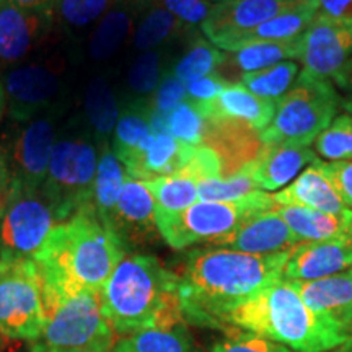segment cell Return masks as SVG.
I'll list each match as a JSON object with an SVG mask.
<instances>
[{"label": "cell", "instance_id": "cell-50", "mask_svg": "<svg viewBox=\"0 0 352 352\" xmlns=\"http://www.w3.org/2000/svg\"><path fill=\"white\" fill-rule=\"evenodd\" d=\"M21 8H47L54 7L57 0H10Z\"/></svg>", "mask_w": 352, "mask_h": 352}, {"label": "cell", "instance_id": "cell-41", "mask_svg": "<svg viewBox=\"0 0 352 352\" xmlns=\"http://www.w3.org/2000/svg\"><path fill=\"white\" fill-rule=\"evenodd\" d=\"M164 60L158 51H145L135 57L129 74L127 85L135 95H152L164 78Z\"/></svg>", "mask_w": 352, "mask_h": 352}, {"label": "cell", "instance_id": "cell-14", "mask_svg": "<svg viewBox=\"0 0 352 352\" xmlns=\"http://www.w3.org/2000/svg\"><path fill=\"white\" fill-rule=\"evenodd\" d=\"M307 2L315 0H228L214 3L201 30L215 47L226 51L228 44L245 33L258 28L279 13Z\"/></svg>", "mask_w": 352, "mask_h": 352}, {"label": "cell", "instance_id": "cell-4", "mask_svg": "<svg viewBox=\"0 0 352 352\" xmlns=\"http://www.w3.org/2000/svg\"><path fill=\"white\" fill-rule=\"evenodd\" d=\"M223 333L243 329L279 342L294 352H329L342 344L347 329L310 310L285 279H277L219 321Z\"/></svg>", "mask_w": 352, "mask_h": 352}, {"label": "cell", "instance_id": "cell-7", "mask_svg": "<svg viewBox=\"0 0 352 352\" xmlns=\"http://www.w3.org/2000/svg\"><path fill=\"white\" fill-rule=\"evenodd\" d=\"M100 147L91 134L57 138L43 192L63 223L83 209H94Z\"/></svg>", "mask_w": 352, "mask_h": 352}, {"label": "cell", "instance_id": "cell-26", "mask_svg": "<svg viewBox=\"0 0 352 352\" xmlns=\"http://www.w3.org/2000/svg\"><path fill=\"white\" fill-rule=\"evenodd\" d=\"M274 209L284 219L298 241H352V209H346L341 214L279 204H276Z\"/></svg>", "mask_w": 352, "mask_h": 352}, {"label": "cell", "instance_id": "cell-21", "mask_svg": "<svg viewBox=\"0 0 352 352\" xmlns=\"http://www.w3.org/2000/svg\"><path fill=\"white\" fill-rule=\"evenodd\" d=\"M147 6V0H118L91 30L88 60L101 65L116 56L134 34L140 13Z\"/></svg>", "mask_w": 352, "mask_h": 352}, {"label": "cell", "instance_id": "cell-25", "mask_svg": "<svg viewBox=\"0 0 352 352\" xmlns=\"http://www.w3.org/2000/svg\"><path fill=\"white\" fill-rule=\"evenodd\" d=\"M272 197L279 206H296L329 214H341L347 209L331 179L324 173L320 158L308 165L292 183L274 192Z\"/></svg>", "mask_w": 352, "mask_h": 352}, {"label": "cell", "instance_id": "cell-51", "mask_svg": "<svg viewBox=\"0 0 352 352\" xmlns=\"http://www.w3.org/2000/svg\"><path fill=\"white\" fill-rule=\"evenodd\" d=\"M329 352H352V323L347 327V334H346L344 342L338 347H334V349Z\"/></svg>", "mask_w": 352, "mask_h": 352}, {"label": "cell", "instance_id": "cell-15", "mask_svg": "<svg viewBox=\"0 0 352 352\" xmlns=\"http://www.w3.org/2000/svg\"><path fill=\"white\" fill-rule=\"evenodd\" d=\"M57 118L59 113L50 111L26 121L7 153L12 178L26 188H43L57 140Z\"/></svg>", "mask_w": 352, "mask_h": 352}, {"label": "cell", "instance_id": "cell-23", "mask_svg": "<svg viewBox=\"0 0 352 352\" xmlns=\"http://www.w3.org/2000/svg\"><path fill=\"white\" fill-rule=\"evenodd\" d=\"M303 303L346 328L352 323V270L315 280H287Z\"/></svg>", "mask_w": 352, "mask_h": 352}, {"label": "cell", "instance_id": "cell-29", "mask_svg": "<svg viewBox=\"0 0 352 352\" xmlns=\"http://www.w3.org/2000/svg\"><path fill=\"white\" fill-rule=\"evenodd\" d=\"M85 116L90 126L91 138L100 145L111 142V135L120 120L121 108L111 83L104 77H94L88 82L83 100Z\"/></svg>", "mask_w": 352, "mask_h": 352}, {"label": "cell", "instance_id": "cell-34", "mask_svg": "<svg viewBox=\"0 0 352 352\" xmlns=\"http://www.w3.org/2000/svg\"><path fill=\"white\" fill-rule=\"evenodd\" d=\"M188 30L191 28L175 19L165 8L152 2L140 13L138 26L132 34V46L139 52L155 51V47L171 41Z\"/></svg>", "mask_w": 352, "mask_h": 352}, {"label": "cell", "instance_id": "cell-17", "mask_svg": "<svg viewBox=\"0 0 352 352\" xmlns=\"http://www.w3.org/2000/svg\"><path fill=\"white\" fill-rule=\"evenodd\" d=\"M300 241L276 209L245 219L235 230L215 240L214 248H228L248 254H276L287 252Z\"/></svg>", "mask_w": 352, "mask_h": 352}, {"label": "cell", "instance_id": "cell-12", "mask_svg": "<svg viewBox=\"0 0 352 352\" xmlns=\"http://www.w3.org/2000/svg\"><path fill=\"white\" fill-rule=\"evenodd\" d=\"M56 32L54 7L21 8L0 0V69L25 64Z\"/></svg>", "mask_w": 352, "mask_h": 352}, {"label": "cell", "instance_id": "cell-32", "mask_svg": "<svg viewBox=\"0 0 352 352\" xmlns=\"http://www.w3.org/2000/svg\"><path fill=\"white\" fill-rule=\"evenodd\" d=\"M151 134V101L135 100L121 109L109 145L124 165L142 140Z\"/></svg>", "mask_w": 352, "mask_h": 352}, {"label": "cell", "instance_id": "cell-35", "mask_svg": "<svg viewBox=\"0 0 352 352\" xmlns=\"http://www.w3.org/2000/svg\"><path fill=\"white\" fill-rule=\"evenodd\" d=\"M118 0H57L54 6L57 32L80 36L94 30Z\"/></svg>", "mask_w": 352, "mask_h": 352}, {"label": "cell", "instance_id": "cell-56", "mask_svg": "<svg viewBox=\"0 0 352 352\" xmlns=\"http://www.w3.org/2000/svg\"><path fill=\"white\" fill-rule=\"evenodd\" d=\"M2 349H3V338L0 336V352H2Z\"/></svg>", "mask_w": 352, "mask_h": 352}, {"label": "cell", "instance_id": "cell-48", "mask_svg": "<svg viewBox=\"0 0 352 352\" xmlns=\"http://www.w3.org/2000/svg\"><path fill=\"white\" fill-rule=\"evenodd\" d=\"M12 186V171L10 165H8L7 152L0 151V208H2L3 201L10 191Z\"/></svg>", "mask_w": 352, "mask_h": 352}, {"label": "cell", "instance_id": "cell-19", "mask_svg": "<svg viewBox=\"0 0 352 352\" xmlns=\"http://www.w3.org/2000/svg\"><path fill=\"white\" fill-rule=\"evenodd\" d=\"M217 153L222 164V176H228L253 164L264 147L259 132L241 121H208L204 142Z\"/></svg>", "mask_w": 352, "mask_h": 352}, {"label": "cell", "instance_id": "cell-28", "mask_svg": "<svg viewBox=\"0 0 352 352\" xmlns=\"http://www.w3.org/2000/svg\"><path fill=\"white\" fill-rule=\"evenodd\" d=\"M298 38L292 41H256L243 44L239 50L226 54V60L222 64L223 72H239L245 76L272 67L287 59H298L300 56Z\"/></svg>", "mask_w": 352, "mask_h": 352}, {"label": "cell", "instance_id": "cell-47", "mask_svg": "<svg viewBox=\"0 0 352 352\" xmlns=\"http://www.w3.org/2000/svg\"><path fill=\"white\" fill-rule=\"evenodd\" d=\"M318 13L352 20V0H318Z\"/></svg>", "mask_w": 352, "mask_h": 352}, {"label": "cell", "instance_id": "cell-5", "mask_svg": "<svg viewBox=\"0 0 352 352\" xmlns=\"http://www.w3.org/2000/svg\"><path fill=\"white\" fill-rule=\"evenodd\" d=\"M46 324L30 352L111 349L120 338L101 307L100 292L64 294L44 298Z\"/></svg>", "mask_w": 352, "mask_h": 352}, {"label": "cell", "instance_id": "cell-39", "mask_svg": "<svg viewBox=\"0 0 352 352\" xmlns=\"http://www.w3.org/2000/svg\"><path fill=\"white\" fill-rule=\"evenodd\" d=\"M316 155L331 162H352V116L340 114L314 142Z\"/></svg>", "mask_w": 352, "mask_h": 352}, {"label": "cell", "instance_id": "cell-31", "mask_svg": "<svg viewBox=\"0 0 352 352\" xmlns=\"http://www.w3.org/2000/svg\"><path fill=\"white\" fill-rule=\"evenodd\" d=\"M126 178L127 171L124 165L113 152L109 142L100 145L98 170H96L94 191V210L104 226L116 208Z\"/></svg>", "mask_w": 352, "mask_h": 352}, {"label": "cell", "instance_id": "cell-53", "mask_svg": "<svg viewBox=\"0 0 352 352\" xmlns=\"http://www.w3.org/2000/svg\"><path fill=\"white\" fill-rule=\"evenodd\" d=\"M7 104H6V94H3V87H2V82H0V118H2L3 111H6Z\"/></svg>", "mask_w": 352, "mask_h": 352}, {"label": "cell", "instance_id": "cell-40", "mask_svg": "<svg viewBox=\"0 0 352 352\" xmlns=\"http://www.w3.org/2000/svg\"><path fill=\"white\" fill-rule=\"evenodd\" d=\"M206 126H208V120L201 113V109L186 100L175 111L170 113L168 134L183 144L192 145V147L202 145Z\"/></svg>", "mask_w": 352, "mask_h": 352}, {"label": "cell", "instance_id": "cell-46", "mask_svg": "<svg viewBox=\"0 0 352 352\" xmlns=\"http://www.w3.org/2000/svg\"><path fill=\"white\" fill-rule=\"evenodd\" d=\"M324 173L331 179L334 189L340 195L347 209H352V162H323Z\"/></svg>", "mask_w": 352, "mask_h": 352}, {"label": "cell", "instance_id": "cell-36", "mask_svg": "<svg viewBox=\"0 0 352 352\" xmlns=\"http://www.w3.org/2000/svg\"><path fill=\"white\" fill-rule=\"evenodd\" d=\"M223 60H226V52L215 47L208 38L196 36L178 64L175 65L173 76L184 85H188L197 78L219 72Z\"/></svg>", "mask_w": 352, "mask_h": 352}, {"label": "cell", "instance_id": "cell-55", "mask_svg": "<svg viewBox=\"0 0 352 352\" xmlns=\"http://www.w3.org/2000/svg\"><path fill=\"white\" fill-rule=\"evenodd\" d=\"M209 2H212V3H220V2H228V0H209Z\"/></svg>", "mask_w": 352, "mask_h": 352}, {"label": "cell", "instance_id": "cell-54", "mask_svg": "<svg viewBox=\"0 0 352 352\" xmlns=\"http://www.w3.org/2000/svg\"><path fill=\"white\" fill-rule=\"evenodd\" d=\"M116 347V346H114ZM101 349V347H94V349H77V351H64V352H116V349Z\"/></svg>", "mask_w": 352, "mask_h": 352}, {"label": "cell", "instance_id": "cell-16", "mask_svg": "<svg viewBox=\"0 0 352 352\" xmlns=\"http://www.w3.org/2000/svg\"><path fill=\"white\" fill-rule=\"evenodd\" d=\"M107 227L121 240L127 253L162 239L157 226L155 201L147 183L127 176Z\"/></svg>", "mask_w": 352, "mask_h": 352}, {"label": "cell", "instance_id": "cell-10", "mask_svg": "<svg viewBox=\"0 0 352 352\" xmlns=\"http://www.w3.org/2000/svg\"><path fill=\"white\" fill-rule=\"evenodd\" d=\"M46 324L43 284L33 259H0V336L28 341Z\"/></svg>", "mask_w": 352, "mask_h": 352}, {"label": "cell", "instance_id": "cell-33", "mask_svg": "<svg viewBox=\"0 0 352 352\" xmlns=\"http://www.w3.org/2000/svg\"><path fill=\"white\" fill-rule=\"evenodd\" d=\"M145 183L155 201L157 220L173 217L199 201L197 182L183 171Z\"/></svg>", "mask_w": 352, "mask_h": 352}, {"label": "cell", "instance_id": "cell-13", "mask_svg": "<svg viewBox=\"0 0 352 352\" xmlns=\"http://www.w3.org/2000/svg\"><path fill=\"white\" fill-rule=\"evenodd\" d=\"M298 44L302 76L329 80L352 57V20L316 13Z\"/></svg>", "mask_w": 352, "mask_h": 352}, {"label": "cell", "instance_id": "cell-11", "mask_svg": "<svg viewBox=\"0 0 352 352\" xmlns=\"http://www.w3.org/2000/svg\"><path fill=\"white\" fill-rule=\"evenodd\" d=\"M63 72V67L51 64V60L25 63L8 69L2 83L8 114L13 120L26 122L50 113L64 90Z\"/></svg>", "mask_w": 352, "mask_h": 352}, {"label": "cell", "instance_id": "cell-52", "mask_svg": "<svg viewBox=\"0 0 352 352\" xmlns=\"http://www.w3.org/2000/svg\"><path fill=\"white\" fill-rule=\"evenodd\" d=\"M341 108L344 109V111L349 114V116H352V95H349L344 100H341Z\"/></svg>", "mask_w": 352, "mask_h": 352}, {"label": "cell", "instance_id": "cell-22", "mask_svg": "<svg viewBox=\"0 0 352 352\" xmlns=\"http://www.w3.org/2000/svg\"><path fill=\"white\" fill-rule=\"evenodd\" d=\"M316 158L318 155L305 145L264 144L256 160L250 164V170L261 191H279Z\"/></svg>", "mask_w": 352, "mask_h": 352}, {"label": "cell", "instance_id": "cell-45", "mask_svg": "<svg viewBox=\"0 0 352 352\" xmlns=\"http://www.w3.org/2000/svg\"><path fill=\"white\" fill-rule=\"evenodd\" d=\"M230 80L220 76L219 72L209 74V76L197 78V80L186 85V101L196 104V107H204V104L214 101L220 95V91L226 88Z\"/></svg>", "mask_w": 352, "mask_h": 352}, {"label": "cell", "instance_id": "cell-27", "mask_svg": "<svg viewBox=\"0 0 352 352\" xmlns=\"http://www.w3.org/2000/svg\"><path fill=\"white\" fill-rule=\"evenodd\" d=\"M316 13H318V0L289 8V10L276 15L274 19L267 20L266 23L259 25L258 28L245 33L236 41L228 44L226 51L232 52L243 44L256 41H292V39L302 36L303 32L314 21Z\"/></svg>", "mask_w": 352, "mask_h": 352}, {"label": "cell", "instance_id": "cell-24", "mask_svg": "<svg viewBox=\"0 0 352 352\" xmlns=\"http://www.w3.org/2000/svg\"><path fill=\"white\" fill-rule=\"evenodd\" d=\"M208 121H241L261 132L274 116L276 101L259 98L240 82H230L220 95L204 107H197Z\"/></svg>", "mask_w": 352, "mask_h": 352}, {"label": "cell", "instance_id": "cell-18", "mask_svg": "<svg viewBox=\"0 0 352 352\" xmlns=\"http://www.w3.org/2000/svg\"><path fill=\"white\" fill-rule=\"evenodd\" d=\"M352 270V241H300L289 250L283 279L315 280Z\"/></svg>", "mask_w": 352, "mask_h": 352}, {"label": "cell", "instance_id": "cell-6", "mask_svg": "<svg viewBox=\"0 0 352 352\" xmlns=\"http://www.w3.org/2000/svg\"><path fill=\"white\" fill-rule=\"evenodd\" d=\"M341 98L329 80H318L298 74L297 80L276 101L274 116L259 132L263 144L305 145L331 124Z\"/></svg>", "mask_w": 352, "mask_h": 352}, {"label": "cell", "instance_id": "cell-8", "mask_svg": "<svg viewBox=\"0 0 352 352\" xmlns=\"http://www.w3.org/2000/svg\"><path fill=\"white\" fill-rule=\"evenodd\" d=\"M274 208L272 195L256 191L228 202L197 201L173 217L157 220V226L166 245L173 250H184L199 243L212 245L235 230L245 219Z\"/></svg>", "mask_w": 352, "mask_h": 352}, {"label": "cell", "instance_id": "cell-38", "mask_svg": "<svg viewBox=\"0 0 352 352\" xmlns=\"http://www.w3.org/2000/svg\"><path fill=\"white\" fill-rule=\"evenodd\" d=\"M261 191L254 182L250 165L243 170L228 176H217V178L204 179L197 183V196L199 201H214V202H228L236 201L241 197Z\"/></svg>", "mask_w": 352, "mask_h": 352}, {"label": "cell", "instance_id": "cell-49", "mask_svg": "<svg viewBox=\"0 0 352 352\" xmlns=\"http://www.w3.org/2000/svg\"><path fill=\"white\" fill-rule=\"evenodd\" d=\"M333 82L336 83L341 90L352 94V57L340 69V72L333 77Z\"/></svg>", "mask_w": 352, "mask_h": 352}, {"label": "cell", "instance_id": "cell-42", "mask_svg": "<svg viewBox=\"0 0 352 352\" xmlns=\"http://www.w3.org/2000/svg\"><path fill=\"white\" fill-rule=\"evenodd\" d=\"M226 334L223 340L210 347V352H294L279 342L243 329H232Z\"/></svg>", "mask_w": 352, "mask_h": 352}, {"label": "cell", "instance_id": "cell-37", "mask_svg": "<svg viewBox=\"0 0 352 352\" xmlns=\"http://www.w3.org/2000/svg\"><path fill=\"white\" fill-rule=\"evenodd\" d=\"M297 77L298 65L292 60H284L272 67L245 74L241 76L240 83L259 98L277 101L284 94H287Z\"/></svg>", "mask_w": 352, "mask_h": 352}, {"label": "cell", "instance_id": "cell-9", "mask_svg": "<svg viewBox=\"0 0 352 352\" xmlns=\"http://www.w3.org/2000/svg\"><path fill=\"white\" fill-rule=\"evenodd\" d=\"M59 223L43 189L26 188L12 178L0 208V259H34Z\"/></svg>", "mask_w": 352, "mask_h": 352}, {"label": "cell", "instance_id": "cell-20", "mask_svg": "<svg viewBox=\"0 0 352 352\" xmlns=\"http://www.w3.org/2000/svg\"><path fill=\"white\" fill-rule=\"evenodd\" d=\"M192 151V145L179 142L170 134H151L135 148L124 168L131 178L151 182L183 170Z\"/></svg>", "mask_w": 352, "mask_h": 352}, {"label": "cell", "instance_id": "cell-57", "mask_svg": "<svg viewBox=\"0 0 352 352\" xmlns=\"http://www.w3.org/2000/svg\"><path fill=\"white\" fill-rule=\"evenodd\" d=\"M147 2H148V3H152V0H147Z\"/></svg>", "mask_w": 352, "mask_h": 352}, {"label": "cell", "instance_id": "cell-1", "mask_svg": "<svg viewBox=\"0 0 352 352\" xmlns=\"http://www.w3.org/2000/svg\"><path fill=\"white\" fill-rule=\"evenodd\" d=\"M287 252L248 254L228 248L189 252L179 276V297L186 323L219 329L228 308L239 305L283 279Z\"/></svg>", "mask_w": 352, "mask_h": 352}, {"label": "cell", "instance_id": "cell-2", "mask_svg": "<svg viewBox=\"0 0 352 352\" xmlns=\"http://www.w3.org/2000/svg\"><path fill=\"white\" fill-rule=\"evenodd\" d=\"M127 250L104 226L94 209L80 212L52 228L34 256L43 284V298L64 294L100 292Z\"/></svg>", "mask_w": 352, "mask_h": 352}, {"label": "cell", "instance_id": "cell-43", "mask_svg": "<svg viewBox=\"0 0 352 352\" xmlns=\"http://www.w3.org/2000/svg\"><path fill=\"white\" fill-rule=\"evenodd\" d=\"M152 2L170 12L188 28L201 26L214 8V3L209 0H152Z\"/></svg>", "mask_w": 352, "mask_h": 352}, {"label": "cell", "instance_id": "cell-3", "mask_svg": "<svg viewBox=\"0 0 352 352\" xmlns=\"http://www.w3.org/2000/svg\"><path fill=\"white\" fill-rule=\"evenodd\" d=\"M100 298L118 336L186 321L178 272L152 254L126 253L100 290Z\"/></svg>", "mask_w": 352, "mask_h": 352}, {"label": "cell", "instance_id": "cell-44", "mask_svg": "<svg viewBox=\"0 0 352 352\" xmlns=\"http://www.w3.org/2000/svg\"><path fill=\"white\" fill-rule=\"evenodd\" d=\"M186 100V85L176 78L173 74H165L160 85L152 94L151 108L170 114Z\"/></svg>", "mask_w": 352, "mask_h": 352}, {"label": "cell", "instance_id": "cell-30", "mask_svg": "<svg viewBox=\"0 0 352 352\" xmlns=\"http://www.w3.org/2000/svg\"><path fill=\"white\" fill-rule=\"evenodd\" d=\"M116 352H204L192 340L186 321L148 328L120 338Z\"/></svg>", "mask_w": 352, "mask_h": 352}]
</instances>
